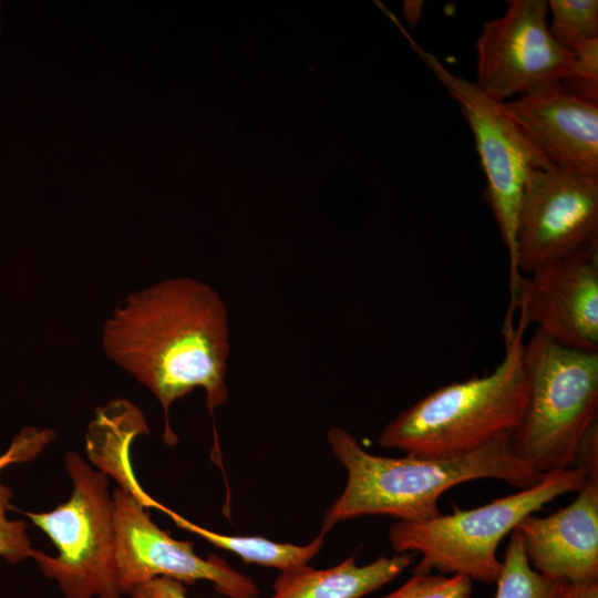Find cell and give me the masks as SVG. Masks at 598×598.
<instances>
[{"mask_svg": "<svg viewBox=\"0 0 598 598\" xmlns=\"http://www.w3.org/2000/svg\"><path fill=\"white\" fill-rule=\"evenodd\" d=\"M507 3L476 42L475 84L501 102L561 83L573 61L549 32L546 0Z\"/></svg>", "mask_w": 598, "mask_h": 598, "instance_id": "obj_8", "label": "cell"}, {"mask_svg": "<svg viewBox=\"0 0 598 598\" xmlns=\"http://www.w3.org/2000/svg\"><path fill=\"white\" fill-rule=\"evenodd\" d=\"M570 94L598 104V39L580 47L560 83Z\"/></svg>", "mask_w": 598, "mask_h": 598, "instance_id": "obj_20", "label": "cell"}, {"mask_svg": "<svg viewBox=\"0 0 598 598\" xmlns=\"http://www.w3.org/2000/svg\"><path fill=\"white\" fill-rule=\"evenodd\" d=\"M584 477L575 467L547 473L542 481L514 494L471 509L421 522H394L389 543L398 553H419L413 574L435 570L445 576L461 575L486 585L496 584L502 561L499 543L527 515L566 493L578 492Z\"/></svg>", "mask_w": 598, "mask_h": 598, "instance_id": "obj_5", "label": "cell"}, {"mask_svg": "<svg viewBox=\"0 0 598 598\" xmlns=\"http://www.w3.org/2000/svg\"><path fill=\"white\" fill-rule=\"evenodd\" d=\"M598 238V176L538 167L529 175L516 226L519 272L560 259Z\"/></svg>", "mask_w": 598, "mask_h": 598, "instance_id": "obj_10", "label": "cell"}, {"mask_svg": "<svg viewBox=\"0 0 598 598\" xmlns=\"http://www.w3.org/2000/svg\"><path fill=\"white\" fill-rule=\"evenodd\" d=\"M560 598H598V579L581 582L558 581Z\"/></svg>", "mask_w": 598, "mask_h": 598, "instance_id": "obj_25", "label": "cell"}, {"mask_svg": "<svg viewBox=\"0 0 598 598\" xmlns=\"http://www.w3.org/2000/svg\"><path fill=\"white\" fill-rule=\"evenodd\" d=\"M502 565L495 598H560L557 582L530 567L516 529L511 533Z\"/></svg>", "mask_w": 598, "mask_h": 598, "instance_id": "obj_17", "label": "cell"}, {"mask_svg": "<svg viewBox=\"0 0 598 598\" xmlns=\"http://www.w3.org/2000/svg\"><path fill=\"white\" fill-rule=\"evenodd\" d=\"M168 515L181 528L203 537L212 545L236 554L245 563L276 568L280 573L307 565L316 557L324 543L326 534L319 535L308 545L276 543L259 536L224 535L198 526L164 506Z\"/></svg>", "mask_w": 598, "mask_h": 598, "instance_id": "obj_16", "label": "cell"}, {"mask_svg": "<svg viewBox=\"0 0 598 598\" xmlns=\"http://www.w3.org/2000/svg\"><path fill=\"white\" fill-rule=\"evenodd\" d=\"M517 310L559 344L598 352V238L523 278Z\"/></svg>", "mask_w": 598, "mask_h": 598, "instance_id": "obj_11", "label": "cell"}, {"mask_svg": "<svg viewBox=\"0 0 598 598\" xmlns=\"http://www.w3.org/2000/svg\"><path fill=\"white\" fill-rule=\"evenodd\" d=\"M64 463L73 485L70 498L48 512H23L58 555L33 548L31 558L65 598H121L109 476L72 451Z\"/></svg>", "mask_w": 598, "mask_h": 598, "instance_id": "obj_6", "label": "cell"}, {"mask_svg": "<svg viewBox=\"0 0 598 598\" xmlns=\"http://www.w3.org/2000/svg\"><path fill=\"white\" fill-rule=\"evenodd\" d=\"M116 534L117 582L123 595L156 577H169L184 585L210 581L228 598H257L259 589L248 576L216 555L203 558L194 544L178 540L161 529L146 508L120 487L112 493Z\"/></svg>", "mask_w": 598, "mask_h": 598, "instance_id": "obj_9", "label": "cell"}, {"mask_svg": "<svg viewBox=\"0 0 598 598\" xmlns=\"http://www.w3.org/2000/svg\"><path fill=\"white\" fill-rule=\"evenodd\" d=\"M528 394L511 434L515 454L539 474L573 467L578 444L597 422L598 352L569 348L536 330L524 343Z\"/></svg>", "mask_w": 598, "mask_h": 598, "instance_id": "obj_4", "label": "cell"}, {"mask_svg": "<svg viewBox=\"0 0 598 598\" xmlns=\"http://www.w3.org/2000/svg\"><path fill=\"white\" fill-rule=\"evenodd\" d=\"M55 437L51 429L38 426L23 427L11 441L9 447L0 454V472L12 464L34 460Z\"/></svg>", "mask_w": 598, "mask_h": 598, "instance_id": "obj_22", "label": "cell"}, {"mask_svg": "<svg viewBox=\"0 0 598 598\" xmlns=\"http://www.w3.org/2000/svg\"><path fill=\"white\" fill-rule=\"evenodd\" d=\"M130 596L131 598H189L183 582L165 576L140 584Z\"/></svg>", "mask_w": 598, "mask_h": 598, "instance_id": "obj_24", "label": "cell"}, {"mask_svg": "<svg viewBox=\"0 0 598 598\" xmlns=\"http://www.w3.org/2000/svg\"><path fill=\"white\" fill-rule=\"evenodd\" d=\"M548 29L555 41L574 54L580 47L598 39L597 0H549Z\"/></svg>", "mask_w": 598, "mask_h": 598, "instance_id": "obj_18", "label": "cell"}, {"mask_svg": "<svg viewBox=\"0 0 598 598\" xmlns=\"http://www.w3.org/2000/svg\"><path fill=\"white\" fill-rule=\"evenodd\" d=\"M504 106L548 165L598 176V104L570 94L559 83L504 102Z\"/></svg>", "mask_w": 598, "mask_h": 598, "instance_id": "obj_12", "label": "cell"}, {"mask_svg": "<svg viewBox=\"0 0 598 598\" xmlns=\"http://www.w3.org/2000/svg\"><path fill=\"white\" fill-rule=\"evenodd\" d=\"M1 7H2V6H1V2H0V12H1ZM0 30H1V23H0Z\"/></svg>", "mask_w": 598, "mask_h": 598, "instance_id": "obj_27", "label": "cell"}, {"mask_svg": "<svg viewBox=\"0 0 598 598\" xmlns=\"http://www.w3.org/2000/svg\"><path fill=\"white\" fill-rule=\"evenodd\" d=\"M12 492L0 482V558L9 564H18L31 558V539L27 533V524L21 519H10L8 512L12 509Z\"/></svg>", "mask_w": 598, "mask_h": 598, "instance_id": "obj_21", "label": "cell"}, {"mask_svg": "<svg viewBox=\"0 0 598 598\" xmlns=\"http://www.w3.org/2000/svg\"><path fill=\"white\" fill-rule=\"evenodd\" d=\"M386 14L393 18L413 50L454 97L472 130L486 177V200L507 250L511 293L507 315H514L523 280L516 264L518 208L532 172L550 165L533 148L507 113L504 102L495 100L475 83L448 71L435 54L416 43L391 12Z\"/></svg>", "mask_w": 598, "mask_h": 598, "instance_id": "obj_7", "label": "cell"}, {"mask_svg": "<svg viewBox=\"0 0 598 598\" xmlns=\"http://www.w3.org/2000/svg\"><path fill=\"white\" fill-rule=\"evenodd\" d=\"M576 493L566 507L515 527L530 567L556 582L598 579V481L584 480Z\"/></svg>", "mask_w": 598, "mask_h": 598, "instance_id": "obj_13", "label": "cell"}, {"mask_svg": "<svg viewBox=\"0 0 598 598\" xmlns=\"http://www.w3.org/2000/svg\"><path fill=\"white\" fill-rule=\"evenodd\" d=\"M573 467L584 480L598 481V422H595L580 440Z\"/></svg>", "mask_w": 598, "mask_h": 598, "instance_id": "obj_23", "label": "cell"}, {"mask_svg": "<svg viewBox=\"0 0 598 598\" xmlns=\"http://www.w3.org/2000/svg\"><path fill=\"white\" fill-rule=\"evenodd\" d=\"M143 412L127 399H114L95 411L86 432V453L99 471L112 476L118 487L131 494L145 508L162 509L138 484L130 461L133 440L148 434Z\"/></svg>", "mask_w": 598, "mask_h": 598, "instance_id": "obj_15", "label": "cell"}, {"mask_svg": "<svg viewBox=\"0 0 598 598\" xmlns=\"http://www.w3.org/2000/svg\"><path fill=\"white\" fill-rule=\"evenodd\" d=\"M423 6L424 2L419 0H409L404 2V16L411 24H415L420 20Z\"/></svg>", "mask_w": 598, "mask_h": 598, "instance_id": "obj_26", "label": "cell"}, {"mask_svg": "<svg viewBox=\"0 0 598 598\" xmlns=\"http://www.w3.org/2000/svg\"><path fill=\"white\" fill-rule=\"evenodd\" d=\"M528 324L504 331L506 350L488 374L441 386L391 420L378 444L419 458H451L513 433L527 401L523 336Z\"/></svg>", "mask_w": 598, "mask_h": 598, "instance_id": "obj_3", "label": "cell"}, {"mask_svg": "<svg viewBox=\"0 0 598 598\" xmlns=\"http://www.w3.org/2000/svg\"><path fill=\"white\" fill-rule=\"evenodd\" d=\"M336 458L347 471L343 492L328 508L320 532L363 515H386L421 522L441 514L440 497L450 488L474 480H501L520 489L544 477L514 452L511 433L451 458L388 457L364 450L340 426L327 433Z\"/></svg>", "mask_w": 598, "mask_h": 598, "instance_id": "obj_2", "label": "cell"}, {"mask_svg": "<svg viewBox=\"0 0 598 598\" xmlns=\"http://www.w3.org/2000/svg\"><path fill=\"white\" fill-rule=\"evenodd\" d=\"M415 560V553L384 555L358 565L352 555L329 568L303 565L282 571L272 585L271 598H362L399 577Z\"/></svg>", "mask_w": 598, "mask_h": 598, "instance_id": "obj_14", "label": "cell"}, {"mask_svg": "<svg viewBox=\"0 0 598 598\" xmlns=\"http://www.w3.org/2000/svg\"><path fill=\"white\" fill-rule=\"evenodd\" d=\"M102 346L158 400L168 445L177 443L168 419L175 401L202 388L214 416L228 399V313L207 283L181 277L130 295L105 322Z\"/></svg>", "mask_w": 598, "mask_h": 598, "instance_id": "obj_1", "label": "cell"}, {"mask_svg": "<svg viewBox=\"0 0 598 598\" xmlns=\"http://www.w3.org/2000/svg\"><path fill=\"white\" fill-rule=\"evenodd\" d=\"M472 581L461 575L413 574L399 588L380 598H472Z\"/></svg>", "mask_w": 598, "mask_h": 598, "instance_id": "obj_19", "label": "cell"}]
</instances>
